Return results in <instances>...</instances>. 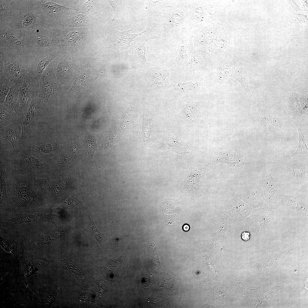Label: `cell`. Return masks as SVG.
<instances>
[{"label": "cell", "instance_id": "6da1fadb", "mask_svg": "<svg viewBox=\"0 0 308 308\" xmlns=\"http://www.w3.org/2000/svg\"><path fill=\"white\" fill-rule=\"evenodd\" d=\"M12 185L7 191L8 200L0 212V218H11L21 214L50 212V206L43 189L34 185L33 175L9 167Z\"/></svg>", "mask_w": 308, "mask_h": 308}, {"label": "cell", "instance_id": "7a4b0ae2", "mask_svg": "<svg viewBox=\"0 0 308 308\" xmlns=\"http://www.w3.org/2000/svg\"><path fill=\"white\" fill-rule=\"evenodd\" d=\"M159 26L167 35L179 37L190 30L187 19V1L167 5L158 16Z\"/></svg>", "mask_w": 308, "mask_h": 308}, {"label": "cell", "instance_id": "3957f363", "mask_svg": "<svg viewBox=\"0 0 308 308\" xmlns=\"http://www.w3.org/2000/svg\"><path fill=\"white\" fill-rule=\"evenodd\" d=\"M37 223L36 228L34 230L29 227L25 231L26 237L25 250L35 251L41 253L45 251L48 247L54 245L61 241L66 234V230L62 228L50 230H45L44 228L39 227Z\"/></svg>", "mask_w": 308, "mask_h": 308}, {"label": "cell", "instance_id": "277c9868", "mask_svg": "<svg viewBox=\"0 0 308 308\" xmlns=\"http://www.w3.org/2000/svg\"><path fill=\"white\" fill-rule=\"evenodd\" d=\"M0 58V74H5L14 83L22 85L28 72L26 56L5 51L1 52Z\"/></svg>", "mask_w": 308, "mask_h": 308}, {"label": "cell", "instance_id": "5b68a950", "mask_svg": "<svg viewBox=\"0 0 308 308\" xmlns=\"http://www.w3.org/2000/svg\"><path fill=\"white\" fill-rule=\"evenodd\" d=\"M9 166L36 177L44 178L48 164L47 161L37 157L24 151L12 152L6 157Z\"/></svg>", "mask_w": 308, "mask_h": 308}, {"label": "cell", "instance_id": "8992f818", "mask_svg": "<svg viewBox=\"0 0 308 308\" xmlns=\"http://www.w3.org/2000/svg\"><path fill=\"white\" fill-rule=\"evenodd\" d=\"M0 242L3 248L16 257L21 256L25 250L26 237L22 224L10 226L0 225Z\"/></svg>", "mask_w": 308, "mask_h": 308}, {"label": "cell", "instance_id": "52a82bcc", "mask_svg": "<svg viewBox=\"0 0 308 308\" xmlns=\"http://www.w3.org/2000/svg\"><path fill=\"white\" fill-rule=\"evenodd\" d=\"M23 141L21 150L47 161L49 154L57 148V143H52L45 132L39 130Z\"/></svg>", "mask_w": 308, "mask_h": 308}, {"label": "cell", "instance_id": "ba28073f", "mask_svg": "<svg viewBox=\"0 0 308 308\" xmlns=\"http://www.w3.org/2000/svg\"><path fill=\"white\" fill-rule=\"evenodd\" d=\"M39 79L29 72L24 78L14 110L19 121L26 114L33 98L37 96Z\"/></svg>", "mask_w": 308, "mask_h": 308}, {"label": "cell", "instance_id": "9c48e42d", "mask_svg": "<svg viewBox=\"0 0 308 308\" xmlns=\"http://www.w3.org/2000/svg\"><path fill=\"white\" fill-rule=\"evenodd\" d=\"M59 92L55 76L48 65L40 78L36 98L41 102L46 109L56 98Z\"/></svg>", "mask_w": 308, "mask_h": 308}, {"label": "cell", "instance_id": "30bf717a", "mask_svg": "<svg viewBox=\"0 0 308 308\" xmlns=\"http://www.w3.org/2000/svg\"><path fill=\"white\" fill-rule=\"evenodd\" d=\"M45 109L44 105L38 98L35 97L33 98L26 114L18 123L21 128V136L23 141L38 131V118Z\"/></svg>", "mask_w": 308, "mask_h": 308}, {"label": "cell", "instance_id": "8fae6325", "mask_svg": "<svg viewBox=\"0 0 308 308\" xmlns=\"http://www.w3.org/2000/svg\"><path fill=\"white\" fill-rule=\"evenodd\" d=\"M61 218L51 212H42L21 214L12 218H0V225L10 226L30 223L48 222L58 225Z\"/></svg>", "mask_w": 308, "mask_h": 308}, {"label": "cell", "instance_id": "7c38bea8", "mask_svg": "<svg viewBox=\"0 0 308 308\" xmlns=\"http://www.w3.org/2000/svg\"><path fill=\"white\" fill-rule=\"evenodd\" d=\"M131 30L121 31L112 28H110L104 40L105 48L114 49L117 53L128 49L130 46V43L133 39L147 32L145 31L137 34H131L129 32Z\"/></svg>", "mask_w": 308, "mask_h": 308}, {"label": "cell", "instance_id": "4fadbf2b", "mask_svg": "<svg viewBox=\"0 0 308 308\" xmlns=\"http://www.w3.org/2000/svg\"><path fill=\"white\" fill-rule=\"evenodd\" d=\"M68 248H67L63 252L53 257L52 260L50 262L58 268L67 271L80 282L88 286L90 277L80 266L69 258L68 255Z\"/></svg>", "mask_w": 308, "mask_h": 308}, {"label": "cell", "instance_id": "5bb4252c", "mask_svg": "<svg viewBox=\"0 0 308 308\" xmlns=\"http://www.w3.org/2000/svg\"><path fill=\"white\" fill-rule=\"evenodd\" d=\"M187 19L190 30L207 22L209 18V7L201 1H187Z\"/></svg>", "mask_w": 308, "mask_h": 308}, {"label": "cell", "instance_id": "9a60e30c", "mask_svg": "<svg viewBox=\"0 0 308 308\" xmlns=\"http://www.w3.org/2000/svg\"><path fill=\"white\" fill-rule=\"evenodd\" d=\"M54 57V54L45 50L37 51L26 56L28 72L39 78Z\"/></svg>", "mask_w": 308, "mask_h": 308}, {"label": "cell", "instance_id": "2e32d148", "mask_svg": "<svg viewBox=\"0 0 308 308\" xmlns=\"http://www.w3.org/2000/svg\"><path fill=\"white\" fill-rule=\"evenodd\" d=\"M179 37V53L171 66L174 69H184L193 52V36L192 31L190 30Z\"/></svg>", "mask_w": 308, "mask_h": 308}, {"label": "cell", "instance_id": "e0dca14e", "mask_svg": "<svg viewBox=\"0 0 308 308\" xmlns=\"http://www.w3.org/2000/svg\"><path fill=\"white\" fill-rule=\"evenodd\" d=\"M262 182L264 195L268 203L281 200L282 195L272 173L269 172L264 173Z\"/></svg>", "mask_w": 308, "mask_h": 308}, {"label": "cell", "instance_id": "ac0fdd59", "mask_svg": "<svg viewBox=\"0 0 308 308\" xmlns=\"http://www.w3.org/2000/svg\"><path fill=\"white\" fill-rule=\"evenodd\" d=\"M284 95L287 108L293 115L299 116L306 113L307 110V99L304 96L291 92Z\"/></svg>", "mask_w": 308, "mask_h": 308}, {"label": "cell", "instance_id": "d6986e66", "mask_svg": "<svg viewBox=\"0 0 308 308\" xmlns=\"http://www.w3.org/2000/svg\"><path fill=\"white\" fill-rule=\"evenodd\" d=\"M0 136L7 139L11 144L13 152H19L21 150L23 141L20 135L21 128L19 123H16L0 129Z\"/></svg>", "mask_w": 308, "mask_h": 308}, {"label": "cell", "instance_id": "ffe728a7", "mask_svg": "<svg viewBox=\"0 0 308 308\" xmlns=\"http://www.w3.org/2000/svg\"><path fill=\"white\" fill-rule=\"evenodd\" d=\"M162 144L167 149L175 153L182 154L188 153L190 149L184 141L175 134L171 129L165 132Z\"/></svg>", "mask_w": 308, "mask_h": 308}, {"label": "cell", "instance_id": "44dd1931", "mask_svg": "<svg viewBox=\"0 0 308 308\" xmlns=\"http://www.w3.org/2000/svg\"><path fill=\"white\" fill-rule=\"evenodd\" d=\"M10 174L9 167L5 160L0 158V212L6 206L8 200L7 184Z\"/></svg>", "mask_w": 308, "mask_h": 308}, {"label": "cell", "instance_id": "7402d4cb", "mask_svg": "<svg viewBox=\"0 0 308 308\" xmlns=\"http://www.w3.org/2000/svg\"><path fill=\"white\" fill-rule=\"evenodd\" d=\"M261 100L262 109L261 125L263 131L266 132L274 131L279 127L277 117L269 110L263 98Z\"/></svg>", "mask_w": 308, "mask_h": 308}, {"label": "cell", "instance_id": "603a6c76", "mask_svg": "<svg viewBox=\"0 0 308 308\" xmlns=\"http://www.w3.org/2000/svg\"><path fill=\"white\" fill-rule=\"evenodd\" d=\"M87 225L85 228L84 233H87L94 238L99 244L102 254L106 252V234L101 232L98 229L94 222L93 214L90 213Z\"/></svg>", "mask_w": 308, "mask_h": 308}, {"label": "cell", "instance_id": "cb8c5ba5", "mask_svg": "<svg viewBox=\"0 0 308 308\" xmlns=\"http://www.w3.org/2000/svg\"><path fill=\"white\" fill-rule=\"evenodd\" d=\"M258 214L257 222L260 233H263L270 227L273 221V214L270 207L268 206L262 208L257 211Z\"/></svg>", "mask_w": 308, "mask_h": 308}, {"label": "cell", "instance_id": "d4e9b609", "mask_svg": "<svg viewBox=\"0 0 308 308\" xmlns=\"http://www.w3.org/2000/svg\"><path fill=\"white\" fill-rule=\"evenodd\" d=\"M285 174L288 179L293 182L300 183L308 180V171L302 166L295 165L287 166Z\"/></svg>", "mask_w": 308, "mask_h": 308}, {"label": "cell", "instance_id": "484cf974", "mask_svg": "<svg viewBox=\"0 0 308 308\" xmlns=\"http://www.w3.org/2000/svg\"><path fill=\"white\" fill-rule=\"evenodd\" d=\"M281 200L288 209L308 212L307 202L301 198L291 196L282 195Z\"/></svg>", "mask_w": 308, "mask_h": 308}, {"label": "cell", "instance_id": "4316f807", "mask_svg": "<svg viewBox=\"0 0 308 308\" xmlns=\"http://www.w3.org/2000/svg\"><path fill=\"white\" fill-rule=\"evenodd\" d=\"M155 37L150 36L146 38L141 42H135L131 45L128 51L130 53L134 55L137 58L141 60L143 62L150 64L146 61L147 59L145 57L146 48L145 45L148 40L151 39H155Z\"/></svg>", "mask_w": 308, "mask_h": 308}, {"label": "cell", "instance_id": "83f0119b", "mask_svg": "<svg viewBox=\"0 0 308 308\" xmlns=\"http://www.w3.org/2000/svg\"><path fill=\"white\" fill-rule=\"evenodd\" d=\"M22 85L13 83L11 86L4 102L0 104L7 108L14 110L17 105L20 88Z\"/></svg>", "mask_w": 308, "mask_h": 308}, {"label": "cell", "instance_id": "f1b7e54d", "mask_svg": "<svg viewBox=\"0 0 308 308\" xmlns=\"http://www.w3.org/2000/svg\"><path fill=\"white\" fill-rule=\"evenodd\" d=\"M0 128L1 129L19 120L14 110L0 104Z\"/></svg>", "mask_w": 308, "mask_h": 308}, {"label": "cell", "instance_id": "f546056e", "mask_svg": "<svg viewBox=\"0 0 308 308\" xmlns=\"http://www.w3.org/2000/svg\"><path fill=\"white\" fill-rule=\"evenodd\" d=\"M296 126L299 133V144L296 151L290 157L292 158L307 157L308 149L304 134L300 127L298 125Z\"/></svg>", "mask_w": 308, "mask_h": 308}, {"label": "cell", "instance_id": "4dcf8cb0", "mask_svg": "<svg viewBox=\"0 0 308 308\" xmlns=\"http://www.w3.org/2000/svg\"><path fill=\"white\" fill-rule=\"evenodd\" d=\"M147 75L151 82L158 89H163V85L167 74L161 71H149Z\"/></svg>", "mask_w": 308, "mask_h": 308}, {"label": "cell", "instance_id": "1f68e13d", "mask_svg": "<svg viewBox=\"0 0 308 308\" xmlns=\"http://www.w3.org/2000/svg\"><path fill=\"white\" fill-rule=\"evenodd\" d=\"M196 84L192 81L180 82L174 80H172L171 82V87L173 90L183 93L190 92L194 90L196 88Z\"/></svg>", "mask_w": 308, "mask_h": 308}, {"label": "cell", "instance_id": "d6a6232c", "mask_svg": "<svg viewBox=\"0 0 308 308\" xmlns=\"http://www.w3.org/2000/svg\"><path fill=\"white\" fill-rule=\"evenodd\" d=\"M14 83L3 74H0V104L5 100L11 86Z\"/></svg>", "mask_w": 308, "mask_h": 308}, {"label": "cell", "instance_id": "836d02e7", "mask_svg": "<svg viewBox=\"0 0 308 308\" xmlns=\"http://www.w3.org/2000/svg\"><path fill=\"white\" fill-rule=\"evenodd\" d=\"M179 103L183 115L189 122H193L197 113V110L195 106L194 105L184 103L180 101H179Z\"/></svg>", "mask_w": 308, "mask_h": 308}, {"label": "cell", "instance_id": "e575fe53", "mask_svg": "<svg viewBox=\"0 0 308 308\" xmlns=\"http://www.w3.org/2000/svg\"><path fill=\"white\" fill-rule=\"evenodd\" d=\"M88 70L84 74L79 76L76 78L70 90L74 91H79L85 88L86 83H88L89 80V75Z\"/></svg>", "mask_w": 308, "mask_h": 308}, {"label": "cell", "instance_id": "d590c367", "mask_svg": "<svg viewBox=\"0 0 308 308\" xmlns=\"http://www.w3.org/2000/svg\"><path fill=\"white\" fill-rule=\"evenodd\" d=\"M151 250V257L153 265L157 268L162 267L160 262L157 252V246L154 243H152L150 246Z\"/></svg>", "mask_w": 308, "mask_h": 308}, {"label": "cell", "instance_id": "8d00e7d4", "mask_svg": "<svg viewBox=\"0 0 308 308\" xmlns=\"http://www.w3.org/2000/svg\"><path fill=\"white\" fill-rule=\"evenodd\" d=\"M48 180L47 178L35 177L33 179L34 185L38 189H43L46 186Z\"/></svg>", "mask_w": 308, "mask_h": 308}, {"label": "cell", "instance_id": "74e56055", "mask_svg": "<svg viewBox=\"0 0 308 308\" xmlns=\"http://www.w3.org/2000/svg\"><path fill=\"white\" fill-rule=\"evenodd\" d=\"M108 2L112 6L114 13V16L113 20L115 18L119 17L120 9L121 7L120 1L118 0H108Z\"/></svg>", "mask_w": 308, "mask_h": 308}, {"label": "cell", "instance_id": "f35d334b", "mask_svg": "<svg viewBox=\"0 0 308 308\" xmlns=\"http://www.w3.org/2000/svg\"><path fill=\"white\" fill-rule=\"evenodd\" d=\"M231 287L234 289L241 290L244 287V285L241 282H237L231 280Z\"/></svg>", "mask_w": 308, "mask_h": 308}, {"label": "cell", "instance_id": "ab89813d", "mask_svg": "<svg viewBox=\"0 0 308 308\" xmlns=\"http://www.w3.org/2000/svg\"><path fill=\"white\" fill-rule=\"evenodd\" d=\"M250 233L247 231H244L242 232L241 235L242 239L245 241L249 240L250 238Z\"/></svg>", "mask_w": 308, "mask_h": 308}, {"label": "cell", "instance_id": "60d3db41", "mask_svg": "<svg viewBox=\"0 0 308 308\" xmlns=\"http://www.w3.org/2000/svg\"><path fill=\"white\" fill-rule=\"evenodd\" d=\"M190 228L189 226L187 224H184L183 226V230L185 231H188Z\"/></svg>", "mask_w": 308, "mask_h": 308}]
</instances>
